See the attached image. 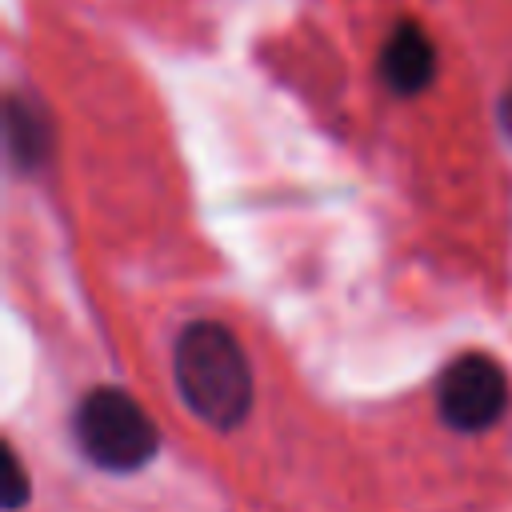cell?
Masks as SVG:
<instances>
[{
	"mask_svg": "<svg viewBox=\"0 0 512 512\" xmlns=\"http://www.w3.org/2000/svg\"><path fill=\"white\" fill-rule=\"evenodd\" d=\"M508 376L484 352L456 356L436 380V412L452 432H484L508 412Z\"/></svg>",
	"mask_w": 512,
	"mask_h": 512,
	"instance_id": "obj_3",
	"label": "cell"
},
{
	"mask_svg": "<svg viewBox=\"0 0 512 512\" xmlns=\"http://www.w3.org/2000/svg\"><path fill=\"white\" fill-rule=\"evenodd\" d=\"M72 436L88 464L116 472V476L144 468L160 448V432L152 416L124 388L84 392V400L72 412Z\"/></svg>",
	"mask_w": 512,
	"mask_h": 512,
	"instance_id": "obj_2",
	"label": "cell"
},
{
	"mask_svg": "<svg viewBox=\"0 0 512 512\" xmlns=\"http://www.w3.org/2000/svg\"><path fill=\"white\" fill-rule=\"evenodd\" d=\"M28 496H32V488H28V480H24V464H20L16 448L4 444V508L16 512Z\"/></svg>",
	"mask_w": 512,
	"mask_h": 512,
	"instance_id": "obj_6",
	"label": "cell"
},
{
	"mask_svg": "<svg viewBox=\"0 0 512 512\" xmlns=\"http://www.w3.org/2000/svg\"><path fill=\"white\" fill-rule=\"evenodd\" d=\"M436 76V44L416 20H400L380 48V80L396 96H416Z\"/></svg>",
	"mask_w": 512,
	"mask_h": 512,
	"instance_id": "obj_4",
	"label": "cell"
},
{
	"mask_svg": "<svg viewBox=\"0 0 512 512\" xmlns=\"http://www.w3.org/2000/svg\"><path fill=\"white\" fill-rule=\"evenodd\" d=\"M172 380L184 408L216 432L240 428L252 408V368L240 340L216 320H192L172 344Z\"/></svg>",
	"mask_w": 512,
	"mask_h": 512,
	"instance_id": "obj_1",
	"label": "cell"
},
{
	"mask_svg": "<svg viewBox=\"0 0 512 512\" xmlns=\"http://www.w3.org/2000/svg\"><path fill=\"white\" fill-rule=\"evenodd\" d=\"M500 112H504V128L512 132V88H508V96H504V104H500Z\"/></svg>",
	"mask_w": 512,
	"mask_h": 512,
	"instance_id": "obj_7",
	"label": "cell"
},
{
	"mask_svg": "<svg viewBox=\"0 0 512 512\" xmlns=\"http://www.w3.org/2000/svg\"><path fill=\"white\" fill-rule=\"evenodd\" d=\"M4 136H8V156L20 172L40 168L52 156V140H56L44 104L24 92H8L4 100Z\"/></svg>",
	"mask_w": 512,
	"mask_h": 512,
	"instance_id": "obj_5",
	"label": "cell"
}]
</instances>
